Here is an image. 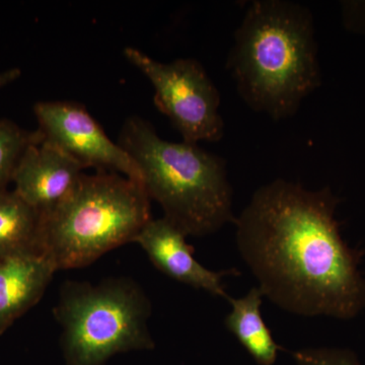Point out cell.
Segmentation results:
<instances>
[{
  "instance_id": "obj_1",
  "label": "cell",
  "mask_w": 365,
  "mask_h": 365,
  "mask_svg": "<svg viewBox=\"0 0 365 365\" xmlns=\"http://www.w3.org/2000/svg\"><path fill=\"white\" fill-rule=\"evenodd\" d=\"M330 188L277 179L235 220L237 246L264 297L290 314L350 319L365 309L364 252L340 234Z\"/></svg>"
},
{
  "instance_id": "obj_2",
  "label": "cell",
  "mask_w": 365,
  "mask_h": 365,
  "mask_svg": "<svg viewBox=\"0 0 365 365\" xmlns=\"http://www.w3.org/2000/svg\"><path fill=\"white\" fill-rule=\"evenodd\" d=\"M227 67L253 111L274 121L294 116L322 83L311 11L287 0L252 1L235 31Z\"/></svg>"
},
{
  "instance_id": "obj_3",
  "label": "cell",
  "mask_w": 365,
  "mask_h": 365,
  "mask_svg": "<svg viewBox=\"0 0 365 365\" xmlns=\"http://www.w3.org/2000/svg\"><path fill=\"white\" fill-rule=\"evenodd\" d=\"M118 143L133 158L144 190L162 206L163 217L185 235L205 237L235 222L222 158L196 143L165 140L138 116L127 118Z\"/></svg>"
},
{
  "instance_id": "obj_4",
  "label": "cell",
  "mask_w": 365,
  "mask_h": 365,
  "mask_svg": "<svg viewBox=\"0 0 365 365\" xmlns=\"http://www.w3.org/2000/svg\"><path fill=\"white\" fill-rule=\"evenodd\" d=\"M143 185L117 173L83 174L68 195L41 212L39 252L57 270L86 267L128 242L151 220Z\"/></svg>"
},
{
  "instance_id": "obj_5",
  "label": "cell",
  "mask_w": 365,
  "mask_h": 365,
  "mask_svg": "<svg viewBox=\"0 0 365 365\" xmlns=\"http://www.w3.org/2000/svg\"><path fill=\"white\" fill-rule=\"evenodd\" d=\"M150 314L145 292L128 278L66 282L54 316L67 365H103L118 353L153 349Z\"/></svg>"
},
{
  "instance_id": "obj_6",
  "label": "cell",
  "mask_w": 365,
  "mask_h": 365,
  "mask_svg": "<svg viewBox=\"0 0 365 365\" xmlns=\"http://www.w3.org/2000/svg\"><path fill=\"white\" fill-rule=\"evenodd\" d=\"M124 56L143 72L155 88V105L169 118L182 141L217 143L225 135L220 93L202 64L182 58L163 63L133 47Z\"/></svg>"
},
{
  "instance_id": "obj_7",
  "label": "cell",
  "mask_w": 365,
  "mask_h": 365,
  "mask_svg": "<svg viewBox=\"0 0 365 365\" xmlns=\"http://www.w3.org/2000/svg\"><path fill=\"white\" fill-rule=\"evenodd\" d=\"M46 143L56 146L83 169L111 172L143 185L133 158L118 143H113L83 105L68 101L39 102L34 106Z\"/></svg>"
},
{
  "instance_id": "obj_8",
  "label": "cell",
  "mask_w": 365,
  "mask_h": 365,
  "mask_svg": "<svg viewBox=\"0 0 365 365\" xmlns=\"http://www.w3.org/2000/svg\"><path fill=\"white\" fill-rule=\"evenodd\" d=\"M186 237L180 228L163 217L146 223L135 242L160 272L178 282L230 299L222 279L225 276L239 275V271H212L204 267L194 257V248L186 242Z\"/></svg>"
},
{
  "instance_id": "obj_9",
  "label": "cell",
  "mask_w": 365,
  "mask_h": 365,
  "mask_svg": "<svg viewBox=\"0 0 365 365\" xmlns=\"http://www.w3.org/2000/svg\"><path fill=\"white\" fill-rule=\"evenodd\" d=\"M83 168L52 144L30 146L16 168L14 191L39 212L58 204L83 176Z\"/></svg>"
},
{
  "instance_id": "obj_10",
  "label": "cell",
  "mask_w": 365,
  "mask_h": 365,
  "mask_svg": "<svg viewBox=\"0 0 365 365\" xmlns=\"http://www.w3.org/2000/svg\"><path fill=\"white\" fill-rule=\"evenodd\" d=\"M57 271L38 252L0 258V335L40 302Z\"/></svg>"
},
{
  "instance_id": "obj_11",
  "label": "cell",
  "mask_w": 365,
  "mask_h": 365,
  "mask_svg": "<svg viewBox=\"0 0 365 365\" xmlns=\"http://www.w3.org/2000/svg\"><path fill=\"white\" fill-rule=\"evenodd\" d=\"M264 294L253 287L241 299H228L232 311L225 318V326L259 365H273L277 359L279 345L262 317Z\"/></svg>"
},
{
  "instance_id": "obj_12",
  "label": "cell",
  "mask_w": 365,
  "mask_h": 365,
  "mask_svg": "<svg viewBox=\"0 0 365 365\" xmlns=\"http://www.w3.org/2000/svg\"><path fill=\"white\" fill-rule=\"evenodd\" d=\"M41 213L14 191H0V258L39 252Z\"/></svg>"
},
{
  "instance_id": "obj_13",
  "label": "cell",
  "mask_w": 365,
  "mask_h": 365,
  "mask_svg": "<svg viewBox=\"0 0 365 365\" xmlns=\"http://www.w3.org/2000/svg\"><path fill=\"white\" fill-rule=\"evenodd\" d=\"M44 141L39 129L26 130L9 119H0V191L13 182L21 158L30 146Z\"/></svg>"
},
{
  "instance_id": "obj_14",
  "label": "cell",
  "mask_w": 365,
  "mask_h": 365,
  "mask_svg": "<svg viewBox=\"0 0 365 365\" xmlns=\"http://www.w3.org/2000/svg\"><path fill=\"white\" fill-rule=\"evenodd\" d=\"M292 356L297 365H361L351 350L342 348H304Z\"/></svg>"
},
{
  "instance_id": "obj_15",
  "label": "cell",
  "mask_w": 365,
  "mask_h": 365,
  "mask_svg": "<svg viewBox=\"0 0 365 365\" xmlns=\"http://www.w3.org/2000/svg\"><path fill=\"white\" fill-rule=\"evenodd\" d=\"M342 16L347 30L365 34V1L344 2Z\"/></svg>"
},
{
  "instance_id": "obj_16",
  "label": "cell",
  "mask_w": 365,
  "mask_h": 365,
  "mask_svg": "<svg viewBox=\"0 0 365 365\" xmlns=\"http://www.w3.org/2000/svg\"><path fill=\"white\" fill-rule=\"evenodd\" d=\"M21 71L20 68H11L0 72V88L9 86L20 78Z\"/></svg>"
}]
</instances>
